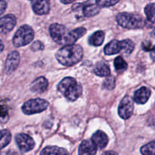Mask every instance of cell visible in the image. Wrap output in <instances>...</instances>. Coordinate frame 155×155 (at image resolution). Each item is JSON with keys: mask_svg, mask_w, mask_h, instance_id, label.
Here are the masks:
<instances>
[{"mask_svg": "<svg viewBox=\"0 0 155 155\" xmlns=\"http://www.w3.org/2000/svg\"><path fill=\"white\" fill-rule=\"evenodd\" d=\"M5 155H21V154H18V153L16 152V151H7V152H5Z\"/></svg>", "mask_w": 155, "mask_h": 155, "instance_id": "cell-33", "label": "cell"}, {"mask_svg": "<svg viewBox=\"0 0 155 155\" xmlns=\"http://www.w3.org/2000/svg\"><path fill=\"white\" fill-rule=\"evenodd\" d=\"M96 3L100 6V7H110L120 2V0H95Z\"/></svg>", "mask_w": 155, "mask_h": 155, "instance_id": "cell-28", "label": "cell"}, {"mask_svg": "<svg viewBox=\"0 0 155 155\" xmlns=\"http://www.w3.org/2000/svg\"><path fill=\"white\" fill-rule=\"evenodd\" d=\"M104 39V33L101 30H98L94 33L89 38V43L93 46H99L103 43Z\"/></svg>", "mask_w": 155, "mask_h": 155, "instance_id": "cell-21", "label": "cell"}, {"mask_svg": "<svg viewBox=\"0 0 155 155\" xmlns=\"http://www.w3.org/2000/svg\"><path fill=\"white\" fill-rule=\"evenodd\" d=\"M32 8L36 15H47L50 11V0H32Z\"/></svg>", "mask_w": 155, "mask_h": 155, "instance_id": "cell-11", "label": "cell"}, {"mask_svg": "<svg viewBox=\"0 0 155 155\" xmlns=\"http://www.w3.org/2000/svg\"><path fill=\"white\" fill-rule=\"evenodd\" d=\"M75 0H61L63 4H70V3H72L73 2H74Z\"/></svg>", "mask_w": 155, "mask_h": 155, "instance_id": "cell-36", "label": "cell"}, {"mask_svg": "<svg viewBox=\"0 0 155 155\" xmlns=\"http://www.w3.org/2000/svg\"><path fill=\"white\" fill-rule=\"evenodd\" d=\"M40 155H68V151L57 146H47L42 150Z\"/></svg>", "mask_w": 155, "mask_h": 155, "instance_id": "cell-18", "label": "cell"}, {"mask_svg": "<svg viewBox=\"0 0 155 155\" xmlns=\"http://www.w3.org/2000/svg\"><path fill=\"white\" fill-rule=\"evenodd\" d=\"M48 82L45 77H39L33 80L30 84V90L36 93H42L48 89Z\"/></svg>", "mask_w": 155, "mask_h": 155, "instance_id": "cell-12", "label": "cell"}, {"mask_svg": "<svg viewBox=\"0 0 155 155\" xmlns=\"http://www.w3.org/2000/svg\"><path fill=\"white\" fill-rule=\"evenodd\" d=\"M92 141L97 148L102 149L107 146V143H108V137L107 135L104 133V132L98 130V131L95 132L92 137Z\"/></svg>", "mask_w": 155, "mask_h": 155, "instance_id": "cell-16", "label": "cell"}, {"mask_svg": "<svg viewBox=\"0 0 155 155\" xmlns=\"http://www.w3.org/2000/svg\"><path fill=\"white\" fill-rule=\"evenodd\" d=\"M97 148L92 141L85 140L79 147V155H95Z\"/></svg>", "mask_w": 155, "mask_h": 155, "instance_id": "cell-15", "label": "cell"}, {"mask_svg": "<svg viewBox=\"0 0 155 155\" xmlns=\"http://www.w3.org/2000/svg\"><path fill=\"white\" fill-rule=\"evenodd\" d=\"M134 110L133 101L129 95L124 97L121 100L118 107V114L124 120H127L133 115Z\"/></svg>", "mask_w": 155, "mask_h": 155, "instance_id": "cell-6", "label": "cell"}, {"mask_svg": "<svg viewBox=\"0 0 155 155\" xmlns=\"http://www.w3.org/2000/svg\"><path fill=\"white\" fill-rule=\"evenodd\" d=\"M12 140V135L8 130H3L1 132V148H4L10 143Z\"/></svg>", "mask_w": 155, "mask_h": 155, "instance_id": "cell-25", "label": "cell"}, {"mask_svg": "<svg viewBox=\"0 0 155 155\" xmlns=\"http://www.w3.org/2000/svg\"><path fill=\"white\" fill-rule=\"evenodd\" d=\"M29 1H30V0H29Z\"/></svg>", "mask_w": 155, "mask_h": 155, "instance_id": "cell-39", "label": "cell"}, {"mask_svg": "<svg viewBox=\"0 0 155 155\" xmlns=\"http://www.w3.org/2000/svg\"><path fill=\"white\" fill-rule=\"evenodd\" d=\"M101 7L98 4L85 5L83 7V13L86 18H90L99 13Z\"/></svg>", "mask_w": 155, "mask_h": 155, "instance_id": "cell-20", "label": "cell"}, {"mask_svg": "<svg viewBox=\"0 0 155 155\" xmlns=\"http://www.w3.org/2000/svg\"><path fill=\"white\" fill-rule=\"evenodd\" d=\"M17 24V18L13 15H7L3 16L0 20L1 24V33H8L12 31Z\"/></svg>", "mask_w": 155, "mask_h": 155, "instance_id": "cell-10", "label": "cell"}, {"mask_svg": "<svg viewBox=\"0 0 155 155\" xmlns=\"http://www.w3.org/2000/svg\"><path fill=\"white\" fill-rule=\"evenodd\" d=\"M116 20L120 26L130 30L142 29L145 27V24L142 17L135 13H128V12L119 13L117 15Z\"/></svg>", "mask_w": 155, "mask_h": 155, "instance_id": "cell-3", "label": "cell"}, {"mask_svg": "<svg viewBox=\"0 0 155 155\" xmlns=\"http://www.w3.org/2000/svg\"><path fill=\"white\" fill-rule=\"evenodd\" d=\"M15 141L18 148L24 152L31 151L35 147V142L30 136L24 133H19L15 136Z\"/></svg>", "mask_w": 155, "mask_h": 155, "instance_id": "cell-7", "label": "cell"}, {"mask_svg": "<svg viewBox=\"0 0 155 155\" xmlns=\"http://www.w3.org/2000/svg\"><path fill=\"white\" fill-rule=\"evenodd\" d=\"M151 36H152L153 38H154V39H155V28L154 29V30H153V31L151 32Z\"/></svg>", "mask_w": 155, "mask_h": 155, "instance_id": "cell-37", "label": "cell"}, {"mask_svg": "<svg viewBox=\"0 0 155 155\" xmlns=\"http://www.w3.org/2000/svg\"><path fill=\"white\" fill-rule=\"evenodd\" d=\"M104 51V54L107 55H113V54L123 51L122 41H118L117 39L112 40L111 42L105 45Z\"/></svg>", "mask_w": 155, "mask_h": 155, "instance_id": "cell-17", "label": "cell"}, {"mask_svg": "<svg viewBox=\"0 0 155 155\" xmlns=\"http://www.w3.org/2000/svg\"><path fill=\"white\" fill-rule=\"evenodd\" d=\"M6 8H7V4H6L4 0H1V2H0V11H1L0 13H1V15L4 13Z\"/></svg>", "mask_w": 155, "mask_h": 155, "instance_id": "cell-32", "label": "cell"}, {"mask_svg": "<svg viewBox=\"0 0 155 155\" xmlns=\"http://www.w3.org/2000/svg\"><path fill=\"white\" fill-rule=\"evenodd\" d=\"M142 47H143V49L145 51H151L153 48L152 45H151V42H145L142 44Z\"/></svg>", "mask_w": 155, "mask_h": 155, "instance_id": "cell-31", "label": "cell"}, {"mask_svg": "<svg viewBox=\"0 0 155 155\" xmlns=\"http://www.w3.org/2000/svg\"><path fill=\"white\" fill-rule=\"evenodd\" d=\"M44 48V45L42 44V42H41L40 41H36L35 42H33V45H31V49L33 51H40Z\"/></svg>", "mask_w": 155, "mask_h": 155, "instance_id": "cell-30", "label": "cell"}, {"mask_svg": "<svg viewBox=\"0 0 155 155\" xmlns=\"http://www.w3.org/2000/svg\"><path fill=\"white\" fill-rule=\"evenodd\" d=\"M83 56V50L79 45L71 44L62 47L57 51L55 57L58 61L62 65L71 67L81 61Z\"/></svg>", "mask_w": 155, "mask_h": 155, "instance_id": "cell-1", "label": "cell"}, {"mask_svg": "<svg viewBox=\"0 0 155 155\" xmlns=\"http://www.w3.org/2000/svg\"><path fill=\"white\" fill-rule=\"evenodd\" d=\"M48 102L42 98H35L26 101L22 106V111L25 114H34L46 110Z\"/></svg>", "mask_w": 155, "mask_h": 155, "instance_id": "cell-5", "label": "cell"}, {"mask_svg": "<svg viewBox=\"0 0 155 155\" xmlns=\"http://www.w3.org/2000/svg\"><path fill=\"white\" fill-rule=\"evenodd\" d=\"M59 92L71 101H74L82 95V86L72 77H66L63 79L58 86Z\"/></svg>", "mask_w": 155, "mask_h": 155, "instance_id": "cell-2", "label": "cell"}, {"mask_svg": "<svg viewBox=\"0 0 155 155\" xmlns=\"http://www.w3.org/2000/svg\"><path fill=\"white\" fill-rule=\"evenodd\" d=\"M123 52L126 54H130L135 48V44L130 39H124L122 41Z\"/></svg>", "mask_w": 155, "mask_h": 155, "instance_id": "cell-26", "label": "cell"}, {"mask_svg": "<svg viewBox=\"0 0 155 155\" xmlns=\"http://www.w3.org/2000/svg\"><path fill=\"white\" fill-rule=\"evenodd\" d=\"M86 33V30L84 27H79L72 30L70 33H67L64 39V44L67 45H71L74 42H77L80 38H81L85 33Z\"/></svg>", "mask_w": 155, "mask_h": 155, "instance_id": "cell-13", "label": "cell"}, {"mask_svg": "<svg viewBox=\"0 0 155 155\" xmlns=\"http://www.w3.org/2000/svg\"><path fill=\"white\" fill-rule=\"evenodd\" d=\"M94 73L98 77H108L110 74V68L105 62L100 61L95 64Z\"/></svg>", "mask_w": 155, "mask_h": 155, "instance_id": "cell-19", "label": "cell"}, {"mask_svg": "<svg viewBox=\"0 0 155 155\" xmlns=\"http://www.w3.org/2000/svg\"><path fill=\"white\" fill-rule=\"evenodd\" d=\"M151 58H152L154 61H155V45L153 47V48H152V50L151 51Z\"/></svg>", "mask_w": 155, "mask_h": 155, "instance_id": "cell-35", "label": "cell"}, {"mask_svg": "<svg viewBox=\"0 0 155 155\" xmlns=\"http://www.w3.org/2000/svg\"><path fill=\"white\" fill-rule=\"evenodd\" d=\"M8 111L6 110V107H4L2 105L1 107V122L2 124L5 123L8 121Z\"/></svg>", "mask_w": 155, "mask_h": 155, "instance_id": "cell-29", "label": "cell"}, {"mask_svg": "<svg viewBox=\"0 0 155 155\" xmlns=\"http://www.w3.org/2000/svg\"><path fill=\"white\" fill-rule=\"evenodd\" d=\"M102 155H118L117 153H116L115 151H105Z\"/></svg>", "mask_w": 155, "mask_h": 155, "instance_id": "cell-34", "label": "cell"}, {"mask_svg": "<svg viewBox=\"0 0 155 155\" xmlns=\"http://www.w3.org/2000/svg\"><path fill=\"white\" fill-rule=\"evenodd\" d=\"M114 64L115 69L118 73H124V71H127V68H128L127 63L121 56L117 57L115 58Z\"/></svg>", "mask_w": 155, "mask_h": 155, "instance_id": "cell-23", "label": "cell"}, {"mask_svg": "<svg viewBox=\"0 0 155 155\" xmlns=\"http://www.w3.org/2000/svg\"><path fill=\"white\" fill-rule=\"evenodd\" d=\"M142 155H155V140L148 142L141 148Z\"/></svg>", "mask_w": 155, "mask_h": 155, "instance_id": "cell-24", "label": "cell"}, {"mask_svg": "<svg viewBox=\"0 0 155 155\" xmlns=\"http://www.w3.org/2000/svg\"><path fill=\"white\" fill-rule=\"evenodd\" d=\"M147 19L152 24H155V3H150L145 8Z\"/></svg>", "mask_w": 155, "mask_h": 155, "instance_id": "cell-22", "label": "cell"}, {"mask_svg": "<svg viewBox=\"0 0 155 155\" xmlns=\"http://www.w3.org/2000/svg\"><path fill=\"white\" fill-rule=\"evenodd\" d=\"M20 54L18 51H14L9 53L5 61V70L7 74L14 72L18 68L20 63Z\"/></svg>", "mask_w": 155, "mask_h": 155, "instance_id": "cell-9", "label": "cell"}, {"mask_svg": "<svg viewBox=\"0 0 155 155\" xmlns=\"http://www.w3.org/2000/svg\"><path fill=\"white\" fill-rule=\"evenodd\" d=\"M103 87L104 89H107V90H112L114 89L115 87V79L114 77L110 76V77H107L106 80H104L103 83Z\"/></svg>", "mask_w": 155, "mask_h": 155, "instance_id": "cell-27", "label": "cell"}, {"mask_svg": "<svg viewBox=\"0 0 155 155\" xmlns=\"http://www.w3.org/2000/svg\"><path fill=\"white\" fill-rule=\"evenodd\" d=\"M3 48H4V45H3L2 41H1V51H3Z\"/></svg>", "mask_w": 155, "mask_h": 155, "instance_id": "cell-38", "label": "cell"}, {"mask_svg": "<svg viewBox=\"0 0 155 155\" xmlns=\"http://www.w3.org/2000/svg\"><path fill=\"white\" fill-rule=\"evenodd\" d=\"M151 93V90L148 88L143 86V87H141L140 89L135 92L133 99L137 104H145L149 99Z\"/></svg>", "mask_w": 155, "mask_h": 155, "instance_id": "cell-14", "label": "cell"}, {"mask_svg": "<svg viewBox=\"0 0 155 155\" xmlns=\"http://www.w3.org/2000/svg\"><path fill=\"white\" fill-rule=\"evenodd\" d=\"M49 33L54 42L58 44L64 43V39L67 35L64 26L56 23L52 24L49 27Z\"/></svg>", "mask_w": 155, "mask_h": 155, "instance_id": "cell-8", "label": "cell"}, {"mask_svg": "<svg viewBox=\"0 0 155 155\" xmlns=\"http://www.w3.org/2000/svg\"><path fill=\"white\" fill-rule=\"evenodd\" d=\"M34 38V31L28 25H22L17 30L13 37V44L15 47H21L30 43Z\"/></svg>", "mask_w": 155, "mask_h": 155, "instance_id": "cell-4", "label": "cell"}]
</instances>
